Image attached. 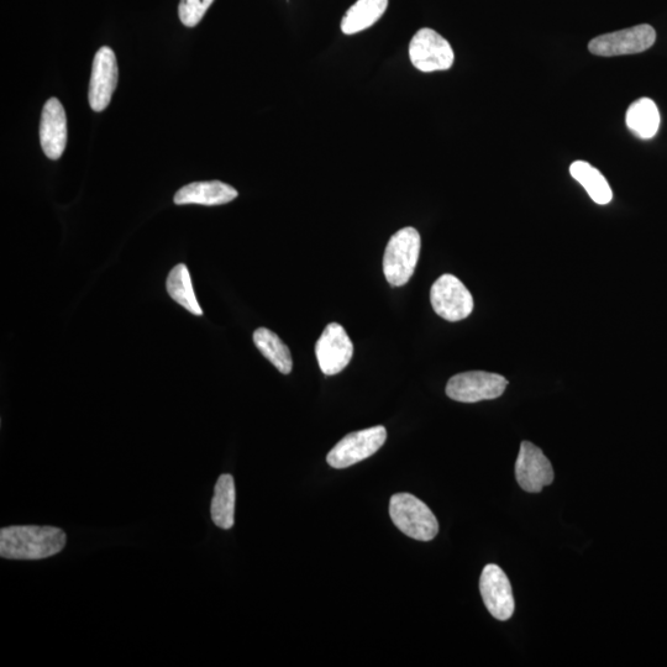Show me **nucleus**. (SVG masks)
I'll use <instances>...</instances> for the list:
<instances>
[{"mask_svg": "<svg viewBox=\"0 0 667 667\" xmlns=\"http://www.w3.org/2000/svg\"><path fill=\"white\" fill-rule=\"evenodd\" d=\"M66 533L55 527L13 525L0 530V556L8 560H42L65 549Z\"/></svg>", "mask_w": 667, "mask_h": 667, "instance_id": "f257e3e1", "label": "nucleus"}, {"mask_svg": "<svg viewBox=\"0 0 667 667\" xmlns=\"http://www.w3.org/2000/svg\"><path fill=\"white\" fill-rule=\"evenodd\" d=\"M422 239L417 229L403 228L388 241L383 257V272L393 287H401L411 280L416 270Z\"/></svg>", "mask_w": 667, "mask_h": 667, "instance_id": "f03ea898", "label": "nucleus"}, {"mask_svg": "<svg viewBox=\"0 0 667 667\" xmlns=\"http://www.w3.org/2000/svg\"><path fill=\"white\" fill-rule=\"evenodd\" d=\"M390 516L403 534L419 542H430L439 533L437 517L427 504L409 493H397L392 496Z\"/></svg>", "mask_w": 667, "mask_h": 667, "instance_id": "7ed1b4c3", "label": "nucleus"}, {"mask_svg": "<svg viewBox=\"0 0 667 667\" xmlns=\"http://www.w3.org/2000/svg\"><path fill=\"white\" fill-rule=\"evenodd\" d=\"M508 381L501 375L485 371L462 372L451 377L446 385V395L461 403L490 401L501 397Z\"/></svg>", "mask_w": 667, "mask_h": 667, "instance_id": "20e7f679", "label": "nucleus"}, {"mask_svg": "<svg viewBox=\"0 0 667 667\" xmlns=\"http://www.w3.org/2000/svg\"><path fill=\"white\" fill-rule=\"evenodd\" d=\"M387 432L382 425L350 433L336 444L327 456L334 469H346L357 462L371 458L386 443Z\"/></svg>", "mask_w": 667, "mask_h": 667, "instance_id": "39448f33", "label": "nucleus"}, {"mask_svg": "<svg viewBox=\"0 0 667 667\" xmlns=\"http://www.w3.org/2000/svg\"><path fill=\"white\" fill-rule=\"evenodd\" d=\"M430 302L439 317L448 322H460L474 311V298L464 283L454 275H443L430 290Z\"/></svg>", "mask_w": 667, "mask_h": 667, "instance_id": "423d86ee", "label": "nucleus"}, {"mask_svg": "<svg viewBox=\"0 0 667 667\" xmlns=\"http://www.w3.org/2000/svg\"><path fill=\"white\" fill-rule=\"evenodd\" d=\"M409 59L417 70L429 73L453 67L455 55L449 41L433 29H420L409 44Z\"/></svg>", "mask_w": 667, "mask_h": 667, "instance_id": "0eeeda50", "label": "nucleus"}, {"mask_svg": "<svg viewBox=\"0 0 667 667\" xmlns=\"http://www.w3.org/2000/svg\"><path fill=\"white\" fill-rule=\"evenodd\" d=\"M656 31L653 26L642 24L633 28L597 36L588 44L591 54L602 57L640 54L653 47Z\"/></svg>", "mask_w": 667, "mask_h": 667, "instance_id": "6e6552de", "label": "nucleus"}, {"mask_svg": "<svg viewBox=\"0 0 667 667\" xmlns=\"http://www.w3.org/2000/svg\"><path fill=\"white\" fill-rule=\"evenodd\" d=\"M315 355L324 375H338L353 359L354 344L340 324L330 323L315 344Z\"/></svg>", "mask_w": 667, "mask_h": 667, "instance_id": "1a4fd4ad", "label": "nucleus"}, {"mask_svg": "<svg viewBox=\"0 0 667 667\" xmlns=\"http://www.w3.org/2000/svg\"><path fill=\"white\" fill-rule=\"evenodd\" d=\"M119 78L117 56L108 46H103L94 56L88 101L94 112L108 108Z\"/></svg>", "mask_w": 667, "mask_h": 667, "instance_id": "9d476101", "label": "nucleus"}, {"mask_svg": "<svg viewBox=\"0 0 667 667\" xmlns=\"http://www.w3.org/2000/svg\"><path fill=\"white\" fill-rule=\"evenodd\" d=\"M480 591L483 602L498 621L511 619L516 609L511 582L500 566L490 564L482 571Z\"/></svg>", "mask_w": 667, "mask_h": 667, "instance_id": "9b49d317", "label": "nucleus"}, {"mask_svg": "<svg viewBox=\"0 0 667 667\" xmlns=\"http://www.w3.org/2000/svg\"><path fill=\"white\" fill-rule=\"evenodd\" d=\"M518 485L528 493H539L554 482L553 465L543 451L529 441H523L516 462Z\"/></svg>", "mask_w": 667, "mask_h": 667, "instance_id": "f8f14e48", "label": "nucleus"}, {"mask_svg": "<svg viewBox=\"0 0 667 667\" xmlns=\"http://www.w3.org/2000/svg\"><path fill=\"white\" fill-rule=\"evenodd\" d=\"M40 144L50 160H59L67 145V118L65 108L57 98L44 105L40 122Z\"/></svg>", "mask_w": 667, "mask_h": 667, "instance_id": "ddd939ff", "label": "nucleus"}, {"mask_svg": "<svg viewBox=\"0 0 667 667\" xmlns=\"http://www.w3.org/2000/svg\"><path fill=\"white\" fill-rule=\"evenodd\" d=\"M238 194L235 188L220 181L193 182L176 193L175 203L177 206H222L234 201Z\"/></svg>", "mask_w": 667, "mask_h": 667, "instance_id": "4468645a", "label": "nucleus"}, {"mask_svg": "<svg viewBox=\"0 0 667 667\" xmlns=\"http://www.w3.org/2000/svg\"><path fill=\"white\" fill-rule=\"evenodd\" d=\"M660 122L659 109L650 98L638 99L627 110L628 129L639 139H653L658 134Z\"/></svg>", "mask_w": 667, "mask_h": 667, "instance_id": "2eb2a0df", "label": "nucleus"}, {"mask_svg": "<svg viewBox=\"0 0 667 667\" xmlns=\"http://www.w3.org/2000/svg\"><path fill=\"white\" fill-rule=\"evenodd\" d=\"M388 7V0H357L341 21L345 35H354L371 28L382 18Z\"/></svg>", "mask_w": 667, "mask_h": 667, "instance_id": "dca6fc26", "label": "nucleus"}, {"mask_svg": "<svg viewBox=\"0 0 667 667\" xmlns=\"http://www.w3.org/2000/svg\"><path fill=\"white\" fill-rule=\"evenodd\" d=\"M236 491L233 476L224 474L219 477L215 485L210 514L217 527L230 529L234 527Z\"/></svg>", "mask_w": 667, "mask_h": 667, "instance_id": "f3484780", "label": "nucleus"}, {"mask_svg": "<svg viewBox=\"0 0 667 667\" xmlns=\"http://www.w3.org/2000/svg\"><path fill=\"white\" fill-rule=\"evenodd\" d=\"M571 176L586 189L592 201L606 206L613 199V192L606 177L586 161H575L570 166Z\"/></svg>", "mask_w": 667, "mask_h": 667, "instance_id": "a211bd4d", "label": "nucleus"}, {"mask_svg": "<svg viewBox=\"0 0 667 667\" xmlns=\"http://www.w3.org/2000/svg\"><path fill=\"white\" fill-rule=\"evenodd\" d=\"M254 343L261 354L283 375L291 374L293 360L290 349L278 338V335L266 328H259L254 333Z\"/></svg>", "mask_w": 667, "mask_h": 667, "instance_id": "6ab92c4d", "label": "nucleus"}, {"mask_svg": "<svg viewBox=\"0 0 667 667\" xmlns=\"http://www.w3.org/2000/svg\"><path fill=\"white\" fill-rule=\"evenodd\" d=\"M167 292L173 301L186 308L189 313L203 315L201 306L193 290L191 275L186 265L180 264L172 269L167 277Z\"/></svg>", "mask_w": 667, "mask_h": 667, "instance_id": "aec40b11", "label": "nucleus"}, {"mask_svg": "<svg viewBox=\"0 0 667 667\" xmlns=\"http://www.w3.org/2000/svg\"><path fill=\"white\" fill-rule=\"evenodd\" d=\"M213 3L214 0H181L178 15H180L182 24L188 28L197 26Z\"/></svg>", "mask_w": 667, "mask_h": 667, "instance_id": "412c9836", "label": "nucleus"}]
</instances>
